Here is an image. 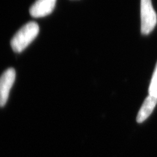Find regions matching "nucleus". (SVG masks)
I'll list each match as a JSON object with an SVG mask.
<instances>
[{"label": "nucleus", "mask_w": 157, "mask_h": 157, "mask_svg": "<svg viewBox=\"0 0 157 157\" xmlns=\"http://www.w3.org/2000/svg\"><path fill=\"white\" fill-rule=\"evenodd\" d=\"M39 30V26L35 22H30L25 24L12 39L11 45L12 50L17 53L25 50L36 38Z\"/></svg>", "instance_id": "1"}, {"label": "nucleus", "mask_w": 157, "mask_h": 157, "mask_svg": "<svg viewBox=\"0 0 157 157\" xmlns=\"http://www.w3.org/2000/svg\"><path fill=\"white\" fill-rule=\"evenodd\" d=\"M140 6L141 33L147 35L154 30L157 24V13L150 0H142Z\"/></svg>", "instance_id": "2"}, {"label": "nucleus", "mask_w": 157, "mask_h": 157, "mask_svg": "<svg viewBox=\"0 0 157 157\" xmlns=\"http://www.w3.org/2000/svg\"><path fill=\"white\" fill-rule=\"evenodd\" d=\"M16 78L15 70L11 67L0 76V107H3L8 101L10 93Z\"/></svg>", "instance_id": "3"}, {"label": "nucleus", "mask_w": 157, "mask_h": 157, "mask_svg": "<svg viewBox=\"0 0 157 157\" xmlns=\"http://www.w3.org/2000/svg\"><path fill=\"white\" fill-rule=\"evenodd\" d=\"M56 2V0L37 1L30 7L29 10L30 14L36 18L46 17L54 11Z\"/></svg>", "instance_id": "4"}, {"label": "nucleus", "mask_w": 157, "mask_h": 157, "mask_svg": "<svg viewBox=\"0 0 157 157\" xmlns=\"http://www.w3.org/2000/svg\"><path fill=\"white\" fill-rule=\"evenodd\" d=\"M157 104V98L148 95L145 99L137 114V122L141 124L145 121L150 116Z\"/></svg>", "instance_id": "5"}, {"label": "nucleus", "mask_w": 157, "mask_h": 157, "mask_svg": "<svg viewBox=\"0 0 157 157\" xmlns=\"http://www.w3.org/2000/svg\"><path fill=\"white\" fill-rule=\"evenodd\" d=\"M149 95L157 98V62L149 86Z\"/></svg>", "instance_id": "6"}]
</instances>
